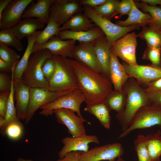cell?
<instances>
[{"instance_id": "obj_1", "label": "cell", "mask_w": 161, "mask_h": 161, "mask_svg": "<svg viewBox=\"0 0 161 161\" xmlns=\"http://www.w3.org/2000/svg\"><path fill=\"white\" fill-rule=\"evenodd\" d=\"M71 64L77 77L79 89L85 97L87 106L104 102L113 90L110 80L86 65L70 59Z\"/></svg>"}, {"instance_id": "obj_2", "label": "cell", "mask_w": 161, "mask_h": 161, "mask_svg": "<svg viewBox=\"0 0 161 161\" xmlns=\"http://www.w3.org/2000/svg\"><path fill=\"white\" fill-rule=\"evenodd\" d=\"M122 89L127 94L126 105L123 113L120 115L117 114L116 117L123 132L129 126L139 110L143 107L151 106V103L144 89L134 78L129 77Z\"/></svg>"}, {"instance_id": "obj_3", "label": "cell", "mask_w": 161, "mask_h": 161, "mask_svg": "<svg viewBox=\"0 0 161 161\" xmlns=\"http://www.w3.org/2000/svg\"><path fill=\"white\" fill-rule=\"evenodd\" d=\"M53 57L55 63V69L48 82V89L57 92L79 89L70 59L57 55H53Z\"/></svg>"}, {"instance_id": "obj_4", "label": "cell", "mask_w": 161, "mask_h": 161, "mask_svg": "<svg viewBox=\"0 0 161 161\" xmlns=\"http://www.w3.org/2000/svg\"><path fill=\"white\" fill-rule=\"evenodd\" d=\"M53 55L47 49L38 50L32 54L21 79L31 88L48 89V82L43 75L42 68L45 60Z\"/></svg>"}, {"instance_id": "obj_5", "label": "cell", "mask_w": 161, "mask_h": 161, "mask_svg": "<svg viewBox=\"0 0 161 161\" xmlns=\"http://www.w3.org/2000/svg\"><path fill=\"white\" fill-rule=\"evenodd\" d=\"M83 6V14L102 30L111 47L116 41L129 32L139 29L140 27L136 24L126 27L119 26L110 20L98 15L92 8L87 6Z\"/></svg>"}, {"instance_id": "obj_6", "label": "cell", "mask_w": 161, "mask_h": 161, "mask_svg": "<svg viewBox=\"0 0 161 161\" xmlns=\"http://www.w3.org/2000/svg\"><path fill=\"white\" fill-rule=\"evenodd\" d=\"M85 97L80 89L60 96L52 101L44 105L40 109L39 114L46 117L52 115L54 110L59 109L72 110L78 116L82 117L80 111L81 104L85 101Z\"/></svg>"}, {"instance_id": "obj_7", "label": "cell", "mask_w": 161, "mask_h": 161, "mask_svg": "<svg viewBox=\"0 0 161 161\" xmlns=\"http://www.w3.org/2000/svg\"><path fill=\"white\" fill-rule=\"evenodd\" d=\"M157 125L161 129V109L151 106L141 108L133 118L129 126L119 136L123 138L136 129H144Z\"/></svg>"}, {"instance_id": "obj_8", "label": "cell", "mask_w": 161, "mask_h": 161, "mask_svg": "<svg viewBox=\"0 0 161 161\" xmlns=\"http://www.w3.org/2000/svg\"><path fill=\"white\" fill-rule=\"evenodd\" d=\"M74 90L56 92L45 88H31L29 103L24 121L25 124H27L31 121L38 109L59 96L69 93Z\"/></svg>"}, {"instance_id": "obj_9", "label": "cell", "mask_w": 161, "mask_h": 161, "mask_svg": "<svg viewBox=\"0 0 161 161\" xmlns=\"http://www.w3.org/2000/svg\"><path fill=\"white\" fill-rule=\"evenodd\" d=\"M137 37L134 32L127 34L114 42L111 47V51L126 64L137 65L136 55Z\"/></svg>"}, {"instance_id": "obj_10", "label": "cell", "mask_w": 161, "mask_h": 161, "mask_svg": "<svg viewBox=\"0 0 161 161\" xmlns=\"http://www.w3.org/2000/svg\"><path fill=\"white\" fill-rule=\"evenodd\" d=\"M75 112L72 110L66 109H57L54 111L57 122L65 125L72 137L85 136L86 134L83 123L85 122L91 123L83 117L76 115Z\"/></svg>"}, {"instance_id": "obj_11", "label": "cell", "mask_w": 161, "mask_h": 161, "mask_svg": "<svg viewBox=\"0 0 161 161\" xmlns=\"http://www.w3.org/2000/svg\"><path fill=\"white\" fill-rule=\"evenodd\" d=\"M124 153L121 144L115 143L96 147L81 155L80 161H113Z\"/></svg>"}, {"instance_id": "obj_12", "label": "cell", "mask_w": 161, "mask_h": 161, "mask_svg": "<svg viewBox=\"0 0 161 161\" xmlns=\"http://www.w3.org/2000/svg\"><path fill=\"white\" fill-rule=\"evenodd\" d=\"M79 1L54 0L50 9L49 17L61 26L73 16L83 10Z\"/></svg>"}, {"instance_id": "obj_13", "label": "cell", "mask_w": 161, "mask_h": 161, "mask_svg": "<svg viewBox=\"0 0 161 161\" xmlns=\"http://www.w3.org/2000/svg\"><path fill=\"white\" fill-rule=\"evenodd\" d=\"M32 0H11L0 17L1 30L11 28L21 20L27 7Z\"/></svg>"}, {"instance_id": "obj_14", "label": "cell", "mask_w": 161, "mask_h": 161, "mask_svg": "<svg viewBox=\"0 0 161 161\" xmlns=\"http://www.w3.org/2000/svg\"><path fill=\"white\" fill-rule=\"evenodd\" d=\"M72 57L74 60L100 73V67L93 42H79L73 49Z\"/></svg>"}, {"instance_id": "obj_15", "label": "cell", "mask_w": 161, "mask_h": 161, "mask_svg": "<svg viewBox=\"0 0 161 161\" xmlns=\"http://www.w3.org/2000/svg\"><path fill=\"white\" fill-rule=\"evenodd\" d=\"M129 77L135 78L140 85L147 86L150 82L161 78V69L150 65L131 66L122 63Z\"/></svg>"}, {"instance_id": "obj_16", "label": "cell", "mask_w": 161, "mask_h": 161, "mask_svg": "<svg viewBox=\"0 0 161 161\" xmlns=\"http://www.w3.org/2000/svg\"><path fill=\"white\" fill-rule=\"evenodd\" d=\"M76 42L75 40L71 39L63 40L58 36H55L42 45L33 46L32 53L39 50L47 49L53 55L72 58V51Z\"/></svg>"}, {"instance_id": "obj_17", "label": "cell", "mask_w": 161, "mask_h": 161, "mask_svg": "<svg viewBox=\"0 0 161 161\" xmlns=\"http://www.w3.org/2000/svg\"><path fill=\"white\" fill-rule=\"evenodd\" d=\"M61 142L64 146L58 153L59 159L63 158L67 153L74 151L86 152L89 150V144L99 143L97 137L95 135H86L78 137H66L63 138Z\"/></svg>"}, {"instance_id": "obj_18", "label": "cell", "mask_w": 161, "mask_h": 161, "mask_svg": "<svg viewBox=\"0 0 161 161\" xmlns=\"http://www.w3.org/2000/svg\"><path fill=\"white\" fill-rule=\"evenodd\" d=\"M14 98L18 118L25 121L29 103L31 87L22 79H13Z\"/></svg>"}, {"instance_id": "obj_19", "label": "cell", "mask_w": 161, "mask_h": 161, "mask_svg": "<svg viewBox=\"0 0 161 161\" xmlns=\"http://www.w3.org/2000/svg\"><path fill=\"white\" fill-rule=\"evenodd\" d=\"M93 43L100 67V74L110 80L111 47L105 36L96 39Z\"/></svg>"}, {"instance_id": "obj_20", "label": "cell", "mask_w": 161, "mask_h": 161, "mask_svg": "<svg viewBox=\"0 0 161 161\" xmlns=\"http://www.w3.org/2000/svg\"><path fill=\"white\" fill-rule=\"evenodd\" d=\"M129 77L122 64L119 61L117 57L110 52V80L114 90H120Z\"/></svg>"}, {"instance_id": "obj_21", "label": "cell", "mask_w": 161, "mask_h": 161, "mask_svg": "<svg viewBox=\"0 0 161 161\" xmlns=\"http://www.w3.org/2000/svg\"><path fill=\"white\" fill-rule=\"evenodd\" d=\"M58 36L63 40L71 39L79 42H93L105 35L99 27L95 26L87 31L74 32L69 30L60 31Z\"/></svg>"}, {"instance_id": "obj_22", "label": "cell", "mask_w": 161, "mask_h": 161, "mask_svg": "<svg viewBox=\"0 0 161 161\" xmlns=\"http://www.w3.org/2000/svg\"><path fill=\"white\" fill-rule=\"evenodd\" d=\"M45 24L35 18H26L21 20L11 27L13 32L21 41L32 35L38 29L44 28Z\"/></svg>"}, {"instance_id": "obj_23", "label": "cell", "mask_w": 161, "mask_h": 161, "mask_svg": "<svg viewBox=\"0 0 161 161\" xmlns=\"http://www.w3.org/2000/svg\"><path fill=\"white\" fill-rule=\"evenodd\" d=\"M54 0H38L24 12L21 18H35L47 24L51 6Z\"/></svg>"}, {"instance_id": "obj_24", "label": "cell", "mask_w": 161, "mask_h": 161, "mask_svg": "<svg viewBox=\"0 0 161 161\" xmlns=\"http://www.w3.org/2000/svg\"><path fill=\"white\" fill-rule=\"evenodd\" d=\"M81 13L73 16L60 27L61 31L69 30L74 32L87 31L96 25Z\"/></svg>"}, {"instance_id": "obj_25", "label": "cell", "mask_w": 161, "mask_h": 161, "mask_svg": "<svg viewBox=\"0 0 161 161\" xmlns=\"http://www.w3.org/2000/svg\"><path fill=\"white\" fill-rule=\"evenodd\" d=\"M151 17L148 13H144L140 10L132 0V8L128 17L126 20H120L115 24L122 27H128L133 25H138L140 27L148 25L151 20Z\"/></svg>"}, {"instance_id": "obj_26", "label": "cell", "mask_w": 161, "mask_h": 161, "mask_svg": "<svg viewBox=\"0 0 161 161\" xmlns=\"http://www.w3.org/2000/svg\"><path fill=\"white\" fill-rule=\"evenodd\" d=\"M41 31H37L32 35L27 38V44L22 58L16 66L13 73V79H21L26 69L30 57L34 42Z\"/></svg>"}, {"instance_id": "obj_27", "label": "cell", "mask_w": 161, "mask_h": 161, "mask_svg": "<svg viewBox=\"0 0 161 161\" xmlns=\"http://www.w3.org/2000/svg\"><path fill=\"white\" fill-rule=\"evenodd\" d=\"M127 100V94L123 89L113 90L106 97L104 102L109 110L117 112V114H122L125 109Z\"/></svg>"}, {"instance_id": "obj_28", "label": "cell", "mask_w": 161, "mask_h": 161, "mask_svg": "<svg viewBox=\"0 0 161 161\" xmlns=\"http://www.w3.org/2000/svg\"><path fill=\"white\" fill-rule=\"evenodd\" d=\"M84 110L95 116L101 124L105 128L109 129L110 127L111 111L104 102L97 104L87 106Z\"/></svg>"}, {"instance_id": "obj_29", "label": "cell", "mask_w": 161, "mask_h": 161, "mask_svg": "<svg viewBox=\"0 0 161 161\" xmlns=\"http://www.w3.org/2000/svg\"><path fill=\"white\" fill-rule=\"evenodd\" d=\"M146 144L150 161H160L161 132L158 130L153 134L146 137Z\"/></svg>"}, {"instance_id": "obj_30", "label": "cell", "mask_w": 161, "mask_h": 161, "mask_svg": "<svg viewBox=\"0 0 161 161\" xmlns=\"http://www.w3.org/2000/svg\"><path fill=\"white\" fill-rule=\"evenodd\" d=\"M138 8H141L146 13H148L151 17V20L148 27L152 30L157 31L161 29V8L156 6H150L143 2L134 1Z\"/></svg>"}, {"instance_id": "obj_31", "label": "cell", "mask_w": 161, "mask_h": 161, "mask_svg": "<svg viewBox=\"0 0 161 161\" xmlns=\"http://www.w3.org/2000/svg\"><path fill=\"white\" fill-rule=\"evenodd\" d=\"M61 26L52 17H49L46 27L37 37L34 46L42 45L55 36H58L60 32Z\"/></svg>"}, {"instance_id": "obj_32", "label": "cell", "mask_w": 161, "mask_h": 161, "mask_svg": "<svg viewBox=\"0 0 161 161\" xmlns=\"http://www.w3.org/2000/svg\"><path fill=\"white\" fill-rule=\"evenodd\" d=\"M137 35L146 41L147 47H161V34L151 30L148 27H142V30Z\"/></svg>"}, {"instance_id": "obj_33", "label": "cell", "mask_w": 161, "mask_h": 161, "mask_svg": "<svg viewBox=\"0 0 161 161\" xmlns=\"http://www.w3.org/2000/svg\"><path fill=\"white\" fill-rule=\"evenodd\" d=\"M14 69H13L11 74L12 78L11 86L8 99L7 112L4 118L5 124L0 128L1 133H2L8 123L19 120L17 116L16 110L14 103V88L13 86V73ZM20 120V119H19Z\"/></svg>"}, {"instance_id": "obj_34", "label": "cell", "mask_w": 161, "mask_h": 161, "mask_svg": "<svg viewBox=\"0 0 161 161\" xmlns=\"http://www.w3.org/2000/svg\"><path fill=\"white\" fill-rule=\"evenodd\" d=\"M0 43L11 46L21 51L24 47L21 40L13 31L11 28L1 30L0 31Z\"/></svg>"}, {"instance_id": "obj_35", "label": "cell", "mask_w": 161, "mask_h": 161, "mask_svg": "<svg viewBox=\"0 0 161 161\" xmlns=\"http://www.w3.org/2000/svg\"><path fill=\"white\" fill-rule=\"evenodd\" d=\"M119 1L106 0L102 4L93 9L99 15L110 20L117 14V7Z\"/></svg>"}, {"instance_id": "obj_36", "label": "cell", "mask_w": 161, "mask_h": 161, "mask_svg": "<svg viewBox=\"0 0 161 161\" xmlns=\"http://www.w3.org/2000/svg\"><path fill=\"white\" fill-rule=\"evenodd\" d=\"M23 131V125L19 119L8 123L2 134L11 140H16L21 137Z\"/></svg>"}, {"instance_id": "obj_37", "label": "cell", "mask_w": 161, "mask_h": 161, "mask_svg": "<svg viewBox=\"0 0 161 161\" xmlns=\"http://www.w3.org/2000/svg\"><path fill=\"white\" fill-rule=\"evenodd\" d=\"M135 150L137 154V161H150L146 144V137L139 135L134 143Z\"/></svg>"}, {"instance_id": "obj_38", "label": "cell", "mask_w": 161, "mask_h": 161, "mask_svg": "<svg viewBox=\"0 0 161 161\" xmlns=\"http://www.w3.org/2000/svg\"><path fill=\"white\" fill-rule=\"evenodd\" d=\"M142 58L151 62V66L161 69V47H147L144 52Z\"/></svg>"}, {"instance_id": "obj_39", "label": "cell", "mask_w": 161, "mask_h": 161, "mask_svg": "<svg viewBox=\"0 0 161 161\" xmlns=\"http://www.w3.org/2000/svg\"><path fill=\"white\" fill-rule=\"evenodd\" d=\"M20 55L13 49L0 43V58L12 65H17L19 61Z\"/></svg>"}, {"instance_id": "obj_40", "label": "cell", "mask_w": 161, "mask_h": 161, "mask_svg": "<svg viewBox=\"0 0 161 161\" xmlns=\"http://www.w3.org/2000/svg\"><path fill=\"white\" fill-rule=\"evenodd\" d=\"M53 56L47 58L42 66L43 75L48 82L52 77L55 69V63Z\"/></svg>"}, {"instance_id": "obj_41", "label": "cell", "mask_w": 161, "mask_h": 161, "mask_svg": "<svg viewBox=\"0 0 161 161\" xmlns=\"http://www.w3.org/2000/svg\"><path fill=\"white\" fill-rule=\"evenodd\" d=\"M132 8V0L119 1L117 7V14L119 18L125 15H129Z\"/></svg>"}, {"instance_id": "obj_42", "label": "cell", "mask_w": 161, "mask_h": 161, "mask_svg": "<svg viewBox=\"0 0 161 161\" xmlns=\"http://www.w3.org/2000/svg\"><path fill=\"white\" fill-rule=\"evenodd\" d=\"M12 84L11 74L0 73V92H4L10 91Z\"/></svg>"}, {"instance_id": "obj_43", "label": "cell", "mask_w": 161, "mask_h": 161, "mask_svg": "<svg viewBox=\"0 0 161 161\" xmlns=\"http://www.w3.org/2000/svg\"><path fill=\"white\" fill-rule=\"evenodd\" d=\"M10 93V92L0 93V117L4 118L7 113Z\"/></svg>"}, {"instance_id": "obj_44", "label": "cell", "mask_w": 161, "mask_h": 161, "mask_svg": "<svg viewBox=\"0 0 161 161\" xmlns=\"http://www.w3.org/2000/svg\"><path fill=\"white\" fill-rule=\"evenodd\" d=\"M147 95L151 106L161 109V91Z\"/></svg>"}, {"instance_id": "obj_45", "label": "cell", "mask_w": 161, "mask_h": 161, "mask_svg": "<svg viewBox=\"0 0 161 161\" xmlns=\"http://www.w3.org/2000/svg\"><path fill=\"white\" fill-rule=\"evenodd\" d=\"M144 89L147 94L161 91V78L150 82Z\"/></svg>"}, {"instance_id": "obj_46", "label": "cell", "mask_w": 161, "mask_h": 161, "mask_svg": "<svg viewBox=\"0 0 161 161\" xmlns=\"http://www.w3.org/2000/svg\"><path fill=\"white\" fill-rule=\"evenodd\" d=\"M83 152L74 151L67 153L62 159H59L56 161H80L82 154Z\"/></svg>"}, {"instance_id": "obj_47", "label": "cell", "mask_w": 161, "mask_h": 161, "mask_svg": "<svg viewBox=\"0 0 161 161\" xmlns=\"http://www.w3.org/2000/svg\"><path fill=\"white\" fill-rule=\"evenodd\" d=\"M106 0H81L79 1L81 6H87L92 8L99 6L106 1Z\"/></svg>"}, {"instance_id": "obj_48", "label": "cell", "mask_w": 161, "mask_h": 161, "mask_svg": "<svg viewBox=\"0 0 161 161\" xmlns=\"http://www.w3.org/2000/svg\"><path fill=\"white\" fill-rule=\"evenodd\" d=\"M13 66V65L10 64L0 58V72L11 73Z\"/></svg>"}, {"instance_id": "obj_49", "label": "cell", "mask_w": 161, "mask_h": 161, "mask_svg": "<svg viewBox=\"0 0 161 161\" xmlns=\"http://www.w3.org/2000/svg\"><path fill=\"white\" fill-rule=\"evenodd\" d=\"M11 0H0V17L1 16L3 11Z\"/></svg>"}, {"instance_id": "obj_50", "label": "cell", "mask_w": 161, "mask_h": 161, "mask_svg": "<svg viewBox=\"0 0 161 161\" xmlns=\"http://www.w3.org/2000/svg\"><path fill=\"white\" fill-rule=\"evenodd\" d=\"M141 1L147 4H149L150 6H156L157 4H161V0H142Z\"/></svg>"}, {"instance_id": "obj_51", "label": "cell", "mask_w": 161, "mask_h": 161, "mask_svg": "<svg viewBox=\"0 0 161 161\" xmlns=\"http://www.w3.org/2000/svg\"><path fill=\"white\" fill-rule=\"evenodd\" d=\"M16 161H33L30 159H25L22 157L18 158Z\"/></svg>"}, {"instance_id": "obj_52", "label": "cell", "mask_w": 161, "mask_h": 161, "mask_svg": "<svg viewBox=\"0 0 161 161\" xmlns=\"http://www.w3.org/2000/svg\"><path fill=\"white\" fill-rule=\"evenodd\" d=\"M113 161H125V160L122 158L121 157H118L117 159L116 160H114Z\"/></svg>"}, {"instance_id": "obj_53", "label": "cell", "mask_w": 161, "mask_h": 161, "mask_svg": "<svg viewBox=\"0 0 161 161\" xmlns=\"http://www.w3.org/2000/svg\"><path fill=\"white\" fill-rule=\"evenodd\" d=\"M157 31V32H158L159 33H160L161 34V29H160V30H158V31Z\"/></svg>"}, {"instance_id": "obj_54", "label": "cell", "mask_w": 161, "mask_h": 161, "mask_svg": "<svg viewBox=\"0 0 161 161\" xmlns=\"http://www.w3.org/2000/svg\"><path fill=\"white\" fill-rule=\"evenodd\" d=\"M40 161H51L49 160H41Z\"/></svg>"}, {"instance_id": "obj_55", "label": "cell", "mask_w": 161, "mask_h": 161, "mask_svg": "<svg viewBox=\"0 0 161 161\" xmlns=\"http://www.w3.org/2000/svg\"><path fill=\"white\" fill-rule=\"evenodd\" d=\"M160 7L161 8V5H160Z\"/></svg>"}]
</instances>
